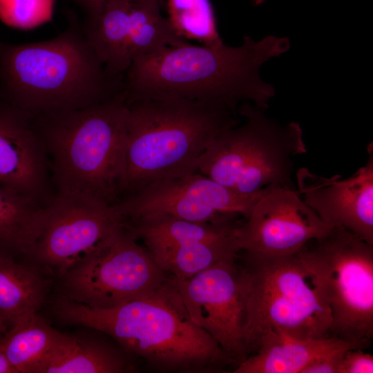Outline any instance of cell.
Returning a JSON list of instances; mask_svg holds the SVG:
<instances>
[{
    "label": "cell",
    "mask_w": 373,
    "mask_h": 373,
    "mask_svg": "<svg viewBox=\"0 0 373 373\" xmlns=\"http://www.w3.org/2000/svg\"><path fill=\"white\" fill-rule=\"evenodd\" d=\"M238 47L194 45L164 48L133 60L124 76L126 104L140 99L183 98L219 103L238 112L240 102L265 110L274 88L260 77V68L289 48L287 37L255 41L245 36Z\"/></svg>",
    "instance_id": "1"
},
{
    "label": "cell",
    "mask_w": 373,
    "mask_h": 373,
    "mask_svg": "<svg viewBox=\"0 0 373 373\" xmlns=\"http://www.w3.org/2000/svg\"><path fill=\"white\" fill-rule=\"evenodd\" d=\"M55 311L65 322L107 334L157 370L213 372L236 365L192 321L169 276L151 293L112 308L90 307L62 297Z\"/></svg>",
    "instance_id": "2"
},
{
    "label": "cell",
    "mask_w": 373,
    "mask_h": 373,
    "mask_svg": "<svg viewBox=\"0 0 373 373\" xmlns=\"http://www.w3.org/2000/svg\"><path fill=\"white\" fill-rule=\"evenodd\" d=\"M67 28L46 41L0 40V97L32 114L64 112L115 97L124 77L109 74L89 43L83 23L68 14Z\"/></svg>",
    "instance_id": "3"
},
{
    "label": "cell",
    "mask_w": 373,
    "mask_h": 373,
    "mask_svg": "<svg viewBox=\"0 0 373 373\" xmlns=\"http://www.w3.org/2000/svg\"><path fill=\"white\" fill-rule=\"evenodd\" d=\"M126 108L121 199L150 183L196 172L207 147L240 122L226 105L183 98L136 100Z\"/></svg>",
    "instance_id": "4"
},
{
    "label": "cell",
    "mask_w": 373,
    "mask_h": 373,
    "mask_svg": "<svg viewBox=\"0 0 373 373\" xmlns=\"http://www.w3.org/2000/svg\"><path fill=\"white\" fill-rule=\"evenodd\" d=\"M126 111L122 91L81 108L34 115L59 193L109 205L121 199Z\"/></svg>",
    "instance_id": "5"
},
{
    "label": "cell",
    "mask_w": 373,
    "mask_h": 373,
    "mask_svg": "<svg viewBox=\"0 0 373 373\" xmlns=\"http://www.w3.org/2000/svg\"><path fill=\"white\" fill-rule=\"evenodd\" d=\"M243 338L248 355L275 338L330 336L329 308L313 286L297 254L242 256Z\"/></svg>",
    "instance_id": "6"
},
{
    "label": "cell",
    "mask_w": 373,
    "mask_h": 373,
    "mask_svg": "<svg viewBox=\"0 0 373 373\" xmlns=\"http://www.w3.org/2000/svg\"><path fill=\"white\" fill-rule=\"evenodd\" d=\"M265 111L244 102L238 112L245 123L217 137L198 160L196 171L243 194L269 185L295 189L293 160L307 152L302 128L296 122L281 125Z\"/></svg>",
    "instance_id": "7"
},
{
    "label": "cell",
    "mask_w": 373,
    "mask_h": 373,
    "mask_svg": "<svg viewBox=\"0 0 373 373\" xmlns=\"http://www.w3.org/2000/svg\"><path fill=\"white\" fill-rule=\"evenodd\" d=\"M316 290L329 308L330 334L350 341L373 335V245L332 227L297 254Z\"/></svg>",
    "instance_id": "8"
},
{
    "label": "cell",
    "mask_w": 373,
    "mask_h": 373,
    "mask_svg": "<svg viewBox=\"0 0 373 373\" xmlns=\"http://www.w3.org/2000/svg\"><path fill=\"white\" fill-rule=\"evenodd\" d=\"M168 277L122 222L97 251L61 276L63 297L109 309L151 293Z\"/></svg>",
    "instance_id": "9"
},
{
    "label": "cell",
    "mask_w": 373,
    "mask_h": 373,
    "mask_svg": "<svg viewBox=\"0 0 373 373\" xmlns=\"http://www.w3.org/2000/svg\"><path fill=\"white\" fill-rule=\"evenodd\" d=\"M121 224L112 205L80 194L57 192L42 207L23 256L42 273L61 277L97 251Z\"/></svg>",
    "instance_id": "10"
},
{
    "label": "cell",
    "mask_w": 373,
    "mask_h": 373,
    "mask_svg": "<svg viewBox=\"0 0 373 373\" xmlns=\"http://www.w3.org/2000/svg\"><path fill=\"white\" fill-rule=\"evenodd\" d=\"M271 186L243 194L195 172L150 183L112 206L120 218L160 213L191 222H224L246 219Z\"/></svg>",
    "instance_id": "11"
},
{
    "label": "cell",
    "mask_w": 373,
    "mask_h": 373,
    "mask_svg": "<svg viewBox=\"0 0 373 373\" xmlns=\"http://www.w3.org/2000/svg\"><path fill=\"white\" fill-rule=\"evenodd\" d=\"M237 258L220 261L188 278L169 276L192 321L236 365L249 356L243 338L244 291Z\"/></svg>",
    "instance_id": "12"
},
{
    "label": "cell",
    "mask_w": 373,
    "mask_h": 373,
    "mask_svg": "<svg viewBox=\"0 0 373 373\" xmlns=\"http://www.w3.org/2000/svg\"><path fill=\"white\" fill-rule=\"evenodd\" d=\"M332 227L303 202L296 189L273 185L236 227L235 235L240 252L246 256L284 257L297 254Z\"/></svg>",
    "instance_id": "13"
},
{
    "label": "cell",
    "mask_w": 373,
    "mask_h": 373,
    "mask_svg": "<svg viewBox=\"0 0 373 373\" xmlns=\"http://www.w3.org/2000/svg\"><path fill=\"white\" fill-rule=\"evenodd\" d=\"M365 165L351 177L325 178L301 168L296 190L303 202L327 224L349 231L373 245V151Z\"/></svg>",
    "instance_id": "14"
},
{
    "label": "cell",
    "mask_w": 373,
    "mask_h": 373,
    "mask_svg": "<svg viewBox=\"0 0 373 373\" xmlns=\"http://www.w3.org/2000/svg\"><path fill=\"white\" fill-rule=\"evenodd\" d=\"M48 171L34 115L0 97V185L44 207L52 199Z\"/></svg>",
    "instance_id": "15"
},
{
    "label": "cell",
    "mask_w": 373,
    "mask_h": 373,
    "mask_svg": "<svg viewBox=\"0 0 373 373\" xmlns=\"http://www.w3.org/2000/svg\"><path fill=\"white\" fill-rule=\"evenodd\" d=\"M370 341H350L335 336L275 338L239 363L234 373H302L314 361L350 349H365Z\"/></svg>",
    "instance_id": "16"
},
{
    "label": "cell",
    "mask_w": 373,
    "mask_h": 373,
    "mask_svg": "<svg viewBox=\"0 0 373 373\" xmlns=\"http://www.w3.org/2000/svg\"><path fill=\"white\" fill-rule=\"evenodd\" d=\"M123 225L146 249L200 241H218L235 236L242 222H196L165 213H149L121 218Z\"/></svg>",
    "instance_id": "17"
},
{
    "label": "cell",
    "mask_w": 373,
    "mask_h": 373,
    "mask_svg": "<svg viewBox=\"0 0 373 373\" xmlns=\"http://www.w3.org/2000/svg\"><path fill=\"white\" fill-rule=\"evenodd\" d=\"M48 289V280L36 267L0 251V316L7 326L37 314Z\"/></svg>",
    "instance_id": "18"
},
{
    "label": "cell",
    "mask_w": 373,
    "mask_h": 373,
    "mask_svg": "<svg viewBox=\"0 0 373 373\" xmlns=\"http://www.w3.org/2000/svg\"><path fill=\"white\" fill-rule=\"evenodd\" d=\"M132 1L107 0L83 23L89 43L113 76L124 77L130 66L126 51Z\"/></svg>",
    "instance_id": "19"
},
{
    "label": "cell",
    "mask_w": 373,
    "mask_h": 373,
    "mask_svg": "<svg viewBox=\"0 0 373 373\" xmlns=\"http://www.w3.org/2000/svg\"><path fill=\"white\" fill-rule=\"evenodd\" d=\"M128 369L113 350L60 332L35 373H119Z\"/></svg>",
    "instance_id": "20"
},
{
    "label": "cell",
    "mask_w": 373,
    "mask_h": 373,
    "mask_svg": "<svg viewBox=\"0 0 373 373\" xmlns=\"http://www.w3.org/2000/svg\"><path fill=\"white\" fill-rule=\"evenodd\" d=\"M147 251L166 274L177 279H185L220 261L237 258L240 249L235 235L222 240L172 245Z\"/></svg>",
    "instance_id": "21"
},
{
    "label": "cell",
    "mask_w": 373,
    "mask_h": 373,
    "mask_svg": "<svg viewBox=\"0 0 373 373\" xmlns=\"http://www.w3.org/2000/svg\"><path fill=\"white\" fill-rule=\"evenodd\" d=\"M165 6L157 0L132 1L126 51L130 65L138 57L188 42L162 15Z\"/></svg>",
    "instance_id": "22"
},
{
    "label": "cell",
    "mask_w": 373,
    "mask_h": 373,
    "mask_svg": "<svg viewBox=\"0 0 373 373\" xmlns=\"http://www.w3.org/2000/svg\"><path fill=\"white\" fill-rule=\"evenodd\" d=\"M59 334L37 313L10 327L3 334V343L16 373H35Z\"/></svg>",
    "instance_id": "23"
},
{
    "label": "cell",
    "mask_w": 373,
    "mask_h": 373,
    "mask_svg": "<svg viewBox=\"0 0 373 373\" xmlns=\"http://www.w3.org/2000/svg\"><path fill=\"white\" fill-rule=\"evenodd\" d=\"M43 207L0 185V251L23 256L31 244Z\"/></svg>",
    "instance_id": "24"
},
{
    "label": "cell",
    "mask_w": 373,
    "mask_h": 373,
    "mask_svg": "<svg viewBox=\"0 0 373 373\" xmlns=\"http://www.w3.org/2000/svg\"><path fill=\"white\" fill-rule=\"evenodd\" d=\"M165 9L169 21L183 39L204 45L222 42L210 0H166Z\"/></svg>",
    "instance_id": "25"
},
{
    "label": "cell",
    "mask_w": 373,
    "mask_h": 373,
    "mask_svg": "<svg viewBox=\"0 0 373 373\" xmlns=\"http://www.w3.org/2000/svg\"><path fill=\"white\" fill-rule=\"evenodd\" d=\"M55 0H0V19L6 25L30 29L50 21Z\"/></svg>",
    "instance_id": "26"
},
{
    "label": "cell",
    "mask_w": 373,
    "mask_h": 373,
    "mask_svg": "<svg viewBox=\"0 0 373 373\" xmlns=\"http://www.w3.org/2000/svg\"><path fill=\"white\" fill-rule=\"evenodd\" d=\"M373 356L355 348L347 350L341 359L338 373H372Z\"/></svg>",
    "instance_id": "27"
},
{
    "label": "cell",
    "mask_w": 373,
    "mask_h": 373,
    "mask_svg": "<svg viewBox=\"0 0 373 373\" xmlns=\"http://www.w3.org/2000/svg\"><path fill=\"white\" fill-rule=\"evenodd\" d=\"M346 351L336 352L319 358L307 366L302 373H338L341 359Z\"/></svg>",
    "instance_id": "28"
},
{
    "label": "cell",
    "mask_w": 373,
    "mask_h": 373,
    "mask_svg": "<svg viewBox=\"0 0 373 373\" xmlns=\"http://www.w3.org/2000/svg\"><path fill=\"white\" fill-rule=\"evenodd\" d=\"M78 6L86 14V17H90L97 14L107 0H68ZM166 7V0H157Z\"/></svg>",
    "instance_id": "29"
},
{
    "label": "cell",
    "mask_w": 373,
    "mask_h": 373,
    "mask_svg": "<svg viewBox=\"0 0 373 373\" xmlns=\"http://www.w3.org/2000/svg\"><path fill=\"white\" fill-rule=\"evenodd\" d=\"M3 334L0 333V373H16V371L8 361L4 351Z\"/></svg>",
    "instance_id": "30"
},
{
    "label": "cell",
    "mask_w": 373,
    "mask_h": 373,
    "mask_svg": "<svg viewBox=\"0 0 373 373\" xmlns=\"http://www.w3.org/2000/svg\"><path fill=\"white\" fill-rule=\"evenodd\" d=\"M8 331V326L0 316V333L5 334Z\"/></svg>",
    "instance_id": "31"
},
{
    "label": "cell",
    "mask_w": 373,
    "mask_h": 373,
    "mask_svg": "<svg viewBox=\"0 0 373 373\" xmlns=\"http://www.w3.org/2000/svg\"><path fill=\"white\" fill-rule=\"evenodd\" d=\"M265 0H252L255 6H259L261 5L262 3L265 2Z\"/></svg>",
    "instance_id": "32"
}]
</instances>
